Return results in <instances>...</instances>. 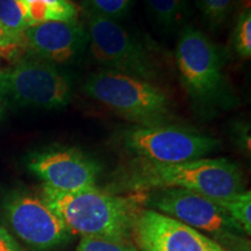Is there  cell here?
I'll use <instances>...</instances> for the list:
<instances>
[{"instance_id": "cell-14", "label": "cell", "mask_w": 251, "mask_h": 251, "mask_svg": "<svg viewBox=\"0 0 251 251\" xmlns=\"http://www.w3.org/2000/svg\"><path fill=\"white\" fill-rule=\"evenodd\" d=\"M153 21L163 30H175L183 26L188 15V0H146Z\"/></svg>"}, {"instance_id": "cell-23", "label": "cell", "mask_w": 251, "mask_h": 251, "mask_svg": "<svg viewBox=\"0 0 251 251\" xmlns=\"http://www.w3.org/2000/svg\"><path fill=\"white\" fill-rule=\"evenodd\" d=\"M0 251H25L2 226H0Z\"/></svg>"}, {"instance_id": "cell-17", "label": "cell", "mask_w": 251, "mask_h": 251, "mask_svg": "<svg viewBox=\"0 0 251 251\" xmlns=\"http://www.w3.org/2000/svg\"><path fill=\"white\" fill-rule=\"evenodd\" d=\"M218 203L238 222L244 229L247 235L251 234V192L250 191H242V192L233 194L227 198L214 199Z\"/></svg>"}, {"instance_id": "cell-13", "label": "cell", "mask_w": 251, "mask_h": 251, "mask_svg": "<svg viewBox=\"0 0 251 251\" xmlns=\"http://www.w3.org/2000/svg\"><path fill=\"white\" fill-rule=\"evenodd\" d=\"M30 26L78 20L79 7L74 0H19Z\"/></svg>"}, {"instance_id": "cell-25", "label": "cell", "mask_w": 251, "mask_h": 251, "mask_svg": "<svg viewBox=\"0 0 251 251\" xmlns=\"http://www.w3.org/2000/svg\"><path fill=\"white\" fill-rule=\"evenodd\" d=\"M0 59H1V56H0Z\"/></svg>"}, {"instance_id": "cell-5", "label": "cell", "mask_w": 251, "mask_h": 251, "mask_svg": "<svg viewBox=\"0 0 251 251\" xmlns=\"http://www.w3.org/2000/svg\"><path fill=\"white\" fill-rule=\"evenodd\" d=\"M144 206L203 231L226 251H250L242 226L213 198L183 188H163L146 192Z\"/></svg>"}, {"instance_id": "cell-10", "label": "cell", "mask_w": 251, "mask_h": 251, "mask_svg": "<svg viewBox=\"0 0 251 251\" xmlns=\"http://www.w3.org/2000/svg\"><path fill=\"white\" fill-rule=\"evenodd\" d=\"M28 169L48 186L61 192L98 187L101 166L75 147H52L30 157Z\"/></svg>"}, {"instance_id": "cell-16", "label": "cell", "mask_w": 251, "mask_h": 251, "mask_svg": "<svg viewBox=\"0 0 251 251\" xmlns=\"http://www.w3.org/2000/svg\"><path fill=\"white\" fill-rule=\"evenodd\" d=\"M207 27L213 30L225 27L238 5V0H196Z\"/></svg>"}, {"instance_id": "cell-6", "label": "cell", "mask_w": 251, "mask_h": 251, "mask_svg": "<svg viewBox=\"0 0 251 251\" xmlns=\"http://www.w3.org/2000/svg\"><path fill=\"white\" fill-rule=\"evenodd\" d=\"M87 48L103 69L158 84L159 63L148 46L117 20L85 13Z\"/></svg>"}, {"instance_id": "cell-12", "label": "cell", "mask_w": 251, "mask_h": 251, "mask_svg": "<svg viewBox=\"0 0 251 251\" xmlns=\"http://www.w3.org/2000/svg\"><path fill=\"white\" fill-rule=\"evenodd\" d=\"M24 45L33 57L54 65L70 64L79 59L87 48L86 27L79 19L34 25L24 33Z\"/></svg>"}, {"instance_id": "cell-3", "label": "cell", "mask_w": 251, "mask_h": 251, "mask_svg": "<svg viewBox=\"0 0 251 251\" xmlns=\"http://www.w3.org/2000/svg\"><path fill=\"white\" fill-rule=\"evenodd\" d=\"M175 57L181 85L198 112L211 115L236 103L225 74L226 51L199 28H181Z\"/></svg>"}, {"instance_id": "cell-22", "label": "cell", "mask_w": 251, "mask_h": 251, "mask_svg": "<svg viewBox=\"0 0 251 251\" xmlns=\"http://www.w3.org/2000/svg\"><path fill=\"white\" fill-rule=\"evenodd\" d=\"M234 136L237 144H241L244 149L250 151V125L247 122H238L234 126Z\"/></svg>"}, {"instance_id": "cell-19", "label": "cell", "mask_w": 251, "mask_h": 251, "mask_svg": "<svg viewBox=\"0 0 251 251\" xmlns=\"http://www.w3.org/2000/svg\"><path fill=\"white\" fill-rule=\"evenodd\" d=\"M133 0H83L84 13L119 21L129 12Z\"/></svg>"}, {"instance_id": "cell-15", "label": "cell", "mask_w": 251, "mask_h": 251, "mask_svg": "<svg viewBox=\"0 0 251 251\" xmlns=\"http://www.w3.org/2000/svg\"><path fill=\"white\" fill-rule=\"evenodd\" d=\"M0 27L12 40L24 45V33L29 27L19 0H0Z\"/></svg>"}, {"instance_id": "cell-11", "label": "cell", "mask_w": 251, "mask_h": 251, "mask_svg": "<svg viewBox=\"0 0 251 251\" xmlns=\"http://www.w3.org/2000/svg\"><path fill=\"white\" fill-rule=\"evenodd\" d=\"M131 238L139 251H226L201 231L146 207L135 219Z\"/></svg>"}, {"instance_id": "cell-7", "label": "cell", "mask_w": 251, "mask_h": 251, "mask_svg": "<svg viewBox=\"0 0 251 251\" xmlns=\"http://www.w3.org/2000/svg\"><path fill=\"white\" fill-rule=\"evenodd\" d=\"M74 83L57 65L36 57L0 69V99L24 107L63 108L71 101Z\"/></svg>"}, {"instance_id": "cell-4", "label": "cell", "mask_w": 251, "mask_h": 251, "mask_svg": "<svg viewBox=\"0 0 251 251\" xmlns=\"http://www.w3.org/2000/svg\"><path fill=\"white\" fill-rule=\"evenodd\" d=\"M81 91L136 126L168 125L175 120L171 97L159 84L102 69L85 78Z\"/></svg>"}, {"instance_id": "cell-9", "label": "cell", "mask_w": 251, "mask_h": 251, "mask_svg": "<svg viewBox=\"0 0 251 251\" xmlns=\"http://www.w3.org/2000/svg\"><path fill=\"white\" fill-rule=\"evenodd\" d=\"M4 213L14 234L35 251L55 249L74 237L42 198L31 193L9 194L4 201Z\"/></svg>"}, {"instance_id": "cell-21", "label": "cell", "mask_w": 251, "mask_h": 251, "mask_svg": "<svg viewBox=\"0 0 251 251\" xmlns=\"http://www.w3.org/2000/svg\"><path fill=\"white\" fill-rule=\"evenodd\" d=\"M25 47L20 46L9 37L0 27V56L7 61H18L25 51Z\"/></svg>"}, {"instance_id": "cell-20", "label": "cell", "mask_w": 251, "mask_h": 251, "mask_svg": "<svg viewBox=\"0 0 251 251\" xmlns=\"http://www.w3.org/2000/svg\"><path fill=\"white\" fill-rule=\"evenodd\" d=\"M76 251H139L134 242L109 240L102 237L81 236Z\"/></svg>"}, {"instance_id": "cell-2", "label": "cell", "mask_w": 251, "mask_h": 251, "mask_svg": "<svg viewBox=\"0 0 251 251\" xmlns=\"http://www.w3.org/2000/svg\"><path fill=\"white\" fill-rule=\"evenodd\" d=\"M71 234L133 242V226L144 208L146 192L118 194L99 187L61 192L43 185L42 196Z\"/></svg>"}, {"instance_id": "cell-8", "label": "cell", "mask_w": 251, "mask_h": 251, "mask_svg": "<svg viewBox=\"0 0 251 251\" xmlns=\"http://www.w3.org/2000/svg\"><path fill=\"white\" fill-rule=\"evenodd\" d=\"M122 147L134 156L158 163H181L205 158L220 147V140L177 125L136 126L121 135Z\"/></svg>"}, {"instance_id": "cell-18", "label": "cell", "mask_w": 251, "mask_h": 251, "mask_svg": "<svg viewBox=\"0 0 251 251\" xmlns=\"http://www.w3.org/2000/svg\"><path fill=\"white\" fill-rule=\"evenodd\" d=\"M234 52L242 59L251 57V9L250 5L238 12L230 39Z\"/></svg>"}, {"instance_id": "cell-24", "label": "cell", "mask_w": 251, "mask_h": 251, "mask_svg": "<svg viewBox=\"0 0 251 251\" xmlns=\"http://www.w3.org/2000/svg\"><path fill=\"white\" fill-rule=\"evenodd\" d=\"M2 112H4V107H2V100L0 99V119L2 117Z\"/></svg>"}, {"instance_id": "cell-1", "label": "cell", "mask_w": 251, "mask_h": 251, "mask_svg": "<svg viewBox=\"0 0 251 251\" xmlns=\"http://www.w3.org/2000/svg\"><path fill=\"white\" fill-rule=\"evenodd\" d=\"M163 188H183L220 199L244 191V180L240 166L227 158H199L181 163L134 158L115 174L105 191L124 194Z\"/></svg>"}]
</instances>
